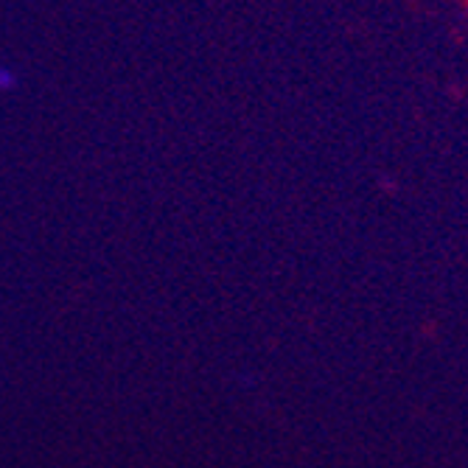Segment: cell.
Segmentation results:
<instances>
[{
    "instance_id": "6da1fadb",
    "label": "cell",
    "mask_w": 468,
    "mask_h": 468,
    "mask_svg": "<svg viewBox=\"0 0 468 468\" xmlns=\"http://www.w3.org/2000/svg\"><path fill=\"white\" fill-rule=\"evenodd\" d=\"M17 73H15V68H9V65H0V93H12L15 88H17Z\"/></svg>"
}]
</instances>
